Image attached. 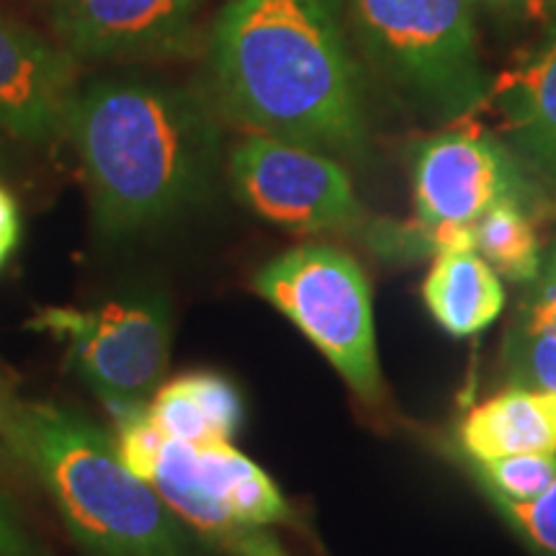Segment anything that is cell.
<instances>
[{"mask_svg":"<svg viewBox=\"0 0 556 556\" xmlns=\"http://www.w3.org/2000/svg\"><path fill=\"white\" fill-rule=\"evenodd\" d=\"M475 5L505 21H528L541 16L552 0H475Z\"/></svg>","mask_w":556,"mask_h":556,"instance_id":"obj_25","label":"cell"},{"mask_svg":"<svg viewBox=\"0 0 556 556\" xmlns=\"http://www.w3.org/2000/svg\"><path fill=\"white\" fill-rule=\"evenodd\" d=\"M0 556H52L21 520L3 486H0Z\"/></svg>","mask_w":556,"mask_h":556,"instance_id":"obj_22","label":"cell"},{"mask_svg":"<svg viewBox=\"0 0 556 556\" xmlns=\"http://www.w3.org/2000/svg\"><path fill=\"white\" fill-rule=\"evenodd\" d=\"M197 467L204 490L240 523L253 528L291 523V507L274 479L227 441L199 446Z\"/></svg>","mask_w":556,"mask_h":556,"instance_id":"obj_14","label":"cell"},{"mask_svg":"<svg viewBox=\"0 0 556 556\" xmlns=\"http://www.w3.org/2000/svg\"><path fill=\"white\" fill-rule=\"evenodd\" d=\"M219 106L255 135L328 155L366 150V111L343 0H229L208 45Z\"/></svg>","mask_w":556,"mask_h":556,"instance_id":"obj_1","label":"cell"},{"mask_svg":"<svg viewBox=\"0 0 556 556\" xmlns=\"http://www.w3.org/2000/svg\"><path fill=\"white\" fill-rule=\"evenodd\" d=\"M16 443L86 556H204L197 533L124 467L114 438L88 417L21 400Z\"/></svg>","mask_w":556,"mask_h":556,"instance_id":"obj_3","label":"cell"},{"mask_svg":"<svg viewBox=\"0 0 556 556\" xmlns=\"http://www.w3.org/2000/svg\"><path fill=\"white\" fill-rule=\"evenodd\" d=\"M479 475L490 486L492 500L531 503L544 495L556 479V454H518L479 464Z\"/></svg>","mask_w":556,"mask_h":556,"instance_id":"obj_16","label":"cell"},{"mask_svg":"<svg viewBox=\"0 0 556 556\" xmlns=\"http://www.w3.org/2000/svg\"><path fill=\"white\" fill-rule=\"evenodd\" d=\"M18 407L21 397L13 392L9 377H5L3 368H0V475L24 469L16 443Z\"/></svg>","mask_w":556,"mask_h":556,"instance_id":"obj_23","label":"cell"},{"mask_svg":"<svg viewBox=\"0 0 556 556\" xmlns=\"http://www.w3.org/2000/svg\"><path fill=\"white\" fill-rule=\"evenodd\" d=\"M26 328L65 345L78 377L114 417L144 407L163 384L173 317L160 291L109 299L96 307H41Z\"/></svg>","mask_w":556,"mask_h":556,"instance_id":"obj_6","label":"cell"},{"mask_svg":"<svg viewBox=\"0 0 556 556\" xmlns=\"http://www.w3.org/2000/svg\"><path fill=\"white\" fill-rule=\"evenodd\" d=\"M510 358L516 384L556 397V332L528 325L526 319L510 338Z\"/></svg>","mask_w":556,"mask_h":556,"instance_id":"obj_18","label":"cell"},{"mask_svg":"<svg viewBox=\"0 0 556 556\" xmlns=\"http://www.w3.org/2000/svg\"><path fill=\"white\" fill-rule=\"evenodd\" d=\"M462 443L477 464L518 454H556V397L513 384L462 422Z\"/></svg>","mask_w":556,"mask_h":556,"instance_id":"obj_12","label":"cell"},{"mask_svg":"<svg viewBox=\"0 0 556 556\" xmlns=\"http://www.w3.org/2000/svg\"><path fill=\"white\" fill-rule=\"evenodd\" d=\"M413 191L420 225L471 227L500 201L526 204L531 184L505 144L464 129L443 131L417 144Z\"/></svg>","mask_w":556,"mask_h":556,"instance_id":"obj_8","label":"cell"},{"mask_svg":"<svg viewBox=\"0 0 556 556\" xmlns=\"http://www.w3.org/2000/svg\"><path fill=\"white\" fill-rule=\"evenodd\" d=\"M523 319L528 325H536V328H548L556 332V287L544 283L539 299L533 302V307L526 312Z\"/></svg>","mask_w":556,"mask_h":556,"instance_id":"obj_26","label":"cell"},{"mask_svg":"<svg viewBox=\"0 0 556 556\" xmlns=\"http://www.w3.org/2000/svg\"><path fill=\"white\" fill-rule=\"evenodd\" d=\"M495 503L533 552L539 556H556V479L544 495L531 503H505V500Z\"/></svg>","mask_w":556,"mask_h":556,"instance_id":"obj_21","label":"cell"},{"mask_svg":"<svg viewBox=\"0 0 556 556\" xmlns=\"http://www.w3.org/2000/svg\"><path fill=\"white\" fill-rule=\"evenodd\" d=\"M206 0H52V29L75 60H150L191 50Z\"/></svg>","mask_w":556,"mask_h":556,"instance_id":"obj_9","label":"cell"},{"mask_svg":"<svg viewBox=\"0 0 556 556\" xmlns=\"http://www.w3.org/2000/svg\"><path fill=\"white\" fill-rule=\"evenodd\" d=\"M253 289L330 361L368 405L384 397L371 289L356 258L312 242L268 261Z\"/></svg>","mask_w":556,"mask_h":556,"instance_id":"obj_5","label":"cell"},{"mask_svg":"<svg viewBox=\"0 0 556 556\" xmlns=\"http://www.w3.org/2000/svg\"><path fill=\"white\" fill-rule=\"evenodd\" d=\"M65 47L0 11V129L29 144L65 137L78 83Z\"/></svg>","mask_w":556,"mask_h":556,"instance_id":"obj_10","label":"cell"},{"mask_svg":"<svg viewBox=\"0 0 556 556\" xmlns=\"http://www.w3.org/2000/svg\"><path fill=\"white\" fill-rule=\"evenodd\" d=\"M475 0H348L353 31L387 78L438 119H467L490 101Z\"/></svg>","mask_w":556,"mask_h":556,"instance_id":"obj_4","label":"cell"},{"mask_svg":"<svg viewBox=\"0 0 556 556\" xmlns=\"http://www.w3.org/2000/svg\"><path fill=\"white\" fill-rule=\"evenodd\" d=\"M513 157L556 191V31L490 90Z\"/></svg>","mask_w":556,"mask_h":556,"instance_id":"obj_11","label":"cell"},{"mask_svg":"<svg viewBox=\"0 0 556 556\" xmlns=\"http://www.w3.org/2000/svg\"><path fill=\"white\" fill-rule=\"evenodd\" d=\"M165 443H168V435L152 420L148 405L116 417L114 446L119 451L124 467L144 482H150L155 475Z\"/></svg>","mask_w":556,"mask_h":556,"instance_id":"obj_19","label":"cell"},{"mask_svg":"<svg viewBox=\"0 0 556 556\" xmlns=\"http://www.w3.org/2000/svg\"><path fill=\"white\" fill-rule=\"evenodd\" d=\"M229 180L250 212L294 232H338L364 222L343 165L307 144L253 131L229 152Z\"/></svg>","mask_w":556,"mask_h":556,"instance_id":"obj_7","label":"cell"},{"mask_svg":"<svg viewBox=\"0 0 556 556\" xmlns=\"http://www.w3.org/2000/svg\"><path fill=\"white\" fill-rule=\"evenodd\" d=\"M475 250L497 276L533 281L541 270L539 232L531 212L520 201H500L471 227Z\"/></svg>","mask_w":556,"mask_h":556,"instance_id":"obj_15","label":"cell"},{"mask_svg":"<svg viewBox=\"0 0 556 556\" xmlns=\"http://www.w3.org/2000/svg\"><path fill=\"white\" fill-rule=\"evenodd\" d=\"M180 379L189 387V392L199 402V407L204 409L217 441H232L242 426V420H245V405H242L238 387L227 377H222V374L212 371H191L184 374Z\"/></svg>","mask_w":556,"mask_h":556,"instance_id":"obj_20","label":"cell"},{"mask_svg":"<svg viewBox=\"0 0 556 556\" xmlns=\"http://www.w3.org/2000/svg\"><path fill=\"white\" fill-rule=\"evenodd\" d=\"M552 5H554V9H556V0H552Z\"/></svg>","mask_w":556,"mask_h":556,"instance_id":"obj_28","label":"cell"},{"mask_svg":"<svg viewBox=\"0 0 556 556\" xmlns=\"http://www.w3.org/2000/svg\"><path fill=\"white\" fill-rule=\"evenodd\" d=\"M65 137L78 152L93 227L124 242L184 217L212 191L219 129L189 90L103 78L78 90Z\"/></svg>","mask_w":556,"mask_h":556,"instance_id":"obj_2","label":"cell"},{"mask_svg":"<svg viewBox=\"0 0 556 556\" xmlns=\"http://www.w3.org/2000/svg\"><path fill=\"white\" fill-rule=\"evenodd\" d=\"M546 283H552V287H556V250H554V255H552V268H548Z\"/></svg>","mask_w":556,"mask_h":556,"instance_id":"obj_27","label":"cell"},{"mask_svg":"<svg viewBox=\"0 0 556 556\" xmlns=\"http://www.w3.org/2000/svg\"><path fill=\"white\" fill-rule=\"evenodd\" d=\"M21 242V208L13 193L0 184V268L9 263Z\"/></svg>","mask_w":556,"mask_h":556,"instance_id":"obj_24","label":"cell"},{"mask_svg":"<svg viewBox=\"0 0 556 556\" xmlns=\"http://www.w3.org/2000/svg\"><path fill=\"white\" fill-rule=\"evenodd\" d=\"M422 299L443 330L469 338L500 317L505 289L477 250H441L422 281Z\"/></svg>","mask_w":556,"mask_h":556,"instance_id":"obj_13","label":"cell"},{"mask_svg":"<svg viewBox=\"0 0 556 556\" xmlns=\"http://www.w3.org/2000/svg\"><path fill=\"white\" fill-rule=\"evenodd\" d=\"M148 409L157 428L163 430L170 441H184L191 446H206V443H219L208 426L204 409L193 400L184 379H173L168 384H160L148 402Z\"/></svg>","mask_w":556,"mask_h":556,"instance_id":"obj_17","label":"cell"}]
</instances>
